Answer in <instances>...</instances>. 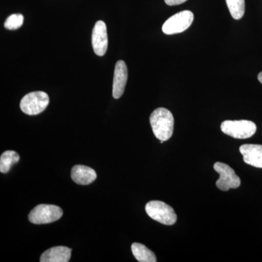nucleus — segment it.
Listing matches in <instances>:
<instances>
[{
    "label": "nucleus",
    "instance_id": "nucleus-15",
    "mask_svg": "<svg viewBox=\"0 0 262 262\" xmlns=\"http://www.w3.org/2000/svg\"><path fill=\"white\" fill-rule=\"evenodd\" d=\"M227 7L232 18L239 20L245 13V0H226Z\"/></svg>",
    "mask_w": 262,
    "mask_h": 262
},
{
    "label": "nucleus",
    "instance_id": "nucleus-14",
    "mask_svg": "<svg viewBox=\"0 0 262 262\" xmlns=\"http://www.w3.org/2000/svg\"><path fill=\"white\" fill-rule=\"evenodd\" d=\"M20 160V156L16 151H5L0 157V172L7 173L9 172L13 165L18 163Z\"/></svg>",
    "mask_w": 262,
    "mask_h": 262
},
{
    "label": "nucleus",
    "instance_id": "nucleus-3",
    "mask_svg": "<svg viewBox=\"0 0 262 262\" xmlns=\"http://www.w3.org/2000/svg\"><path fill=\"white\" fill-rule=\"evenodd\" d=\"M221 130L234 139H246L256 134V125L250 120H226L221 125Z\"/></svg>",
    "mask_w": 262,
    "mask_h": 262
},
{
    "label": "nucleus",
    "instance_id": "nucleus-17",
    "mask_svg": "<svg viewBox=\"0 0 262 262\" xmlns=\"http://www.w3.org/2000/svg\"><path fill=\"white\" fill-rule=\"evenodd\" d=\"M187 0H165V3L169 6H174V5H179L185 3Z\"/></svg>",
    "mask_w": 262,
    "mask_h": 262
},
{
    "label": "nucleus",
    "instance_id": "nucleus-8",
    "mask_svg": "<svg viewBox=\"0 0 262 262\" xmlns=\"http://www.w3.org/2000/svg\"><path fill=\"white\" fill-rule=\"evenodd\" d=\"M92 46L94 53L98 56H104L107 51V29L103 20H98L95 24L92 33Z\"/></svg>",
    "mask_w": 262,
    "mask_h": 262
},
{
    "label": "nucleus",
    "instance_id": "nucleus-4",
    "mask_svg": "<svg viewBox=\"0 0 262 262\" xmlns=\"http://www.w3.org/2000/svg\"><path fill=\"white\" fill-rule=\"evenodd\" d=\"M49 96L43 91L29 93L22 98L20 110L28 115H37L42 113L49 104Z\"/></svg>",
    "mask_w": 262,
    "mask_h": 262
},
{
    "label": "nucleus",
    "instance_id": "nucleus-12",
    "mask_svg": "<svg viewBox=\"0 0 262 262\" xmlns=\"http://www.w3.org/2000/svg\"><path fill=\"white\" fill-rule=\"evenodd\" d=\"M72 255V249L66 246H56L45 251L41 255V262H68Z\"/></svg>",
    "mask_w": 262,
    "mask_h": 262
},
{
    "label": "nucleus",
    "instance_id": "nucleus-11",
    "mask_svg": "<svg viewBox=\"0 0 262 262\" xmlns=\"http://www.w3.org/2000/svg\"><path fill=\"white\" fill-rule=\"evenodd\" d=\"M71 177L76 184L89 185L96 180L97 174L94 169L85 165H77L72 168Z\"/></svg>",
    "mask_w": 262,
    "mask_h": 262
},
{
    "label": "nucleus",
    "instance_id": "nucleus-16",
    "mask_svg": "<svg viewBox=\"0 0 262 262\" xmlns=\"http://www.w3.org/2000/svg\"><path fill=\"white\" fill-rule=\"evenodd\" d=\"M24 15L22 14H13L10 15L5 22V28L8 30H16L24 23Z\"/></svg>",
    "mask_w": 262,
    "mask_h": 262
},
{
    "label": "nucleus",
    "instance_id": "nucleus-7",
    "mask_svg": "<svg viewBox=\"0 0 262 262\" xmlns=\"http://www.w3.org/2000/svg\"><path fill=\"white\" fill-rule=\"evenodd\" d=\"M215 171L220 174L217 180L216 187L222 191H228L230 189H237L241 185V179L236 175L233 169L225 163H215L213 165Z\"/></svg>",
    "mask_w": 262,
    "mask_h": 262
},
{
    "label": "nucleus",
    "instance_id": "nucleus-9",
    "mask_svg": "<svg viewBox=\"0 0 262 262\" xmlns=\"http://www.w3.org/2000/svg\"><path fill=\"white\" fill-rule=\"evenodd\" d=\"M127 80V66L125 62L120 60L115 65V75H114L113 96L115 99H118L123 95Z\"/></svg>",
    "mask_w": 262,
    "mask_h": 262
},
{
    "label": "nucleus",
    "instance_id": "nucleus-1",
    "mask_svg": "<svg viewBox=\"0 0 262 262\" xmlns=\"http://www.w3.org/2000/svg\"><path fill=\"white\" fill-rule=\"evenodd\" d=\"M150 124L154 135L160 142L168 141L173 133L174 118L172 113L165 108H158L150 116Z\"/></svg>",
    "mask_w": 262,
    "mask_h": 262
},
{
    "label": "nucleus",
    "instance_id": "nucleus-2",
    "mask_svg": "<svg viewBox=\"0 0 262 262\" xmlns=\"http://www.w3.org/2000/svg\"><path fill=\"white\" fill-rule=\"evenodd\" d=\"M145 211L150 218L162 225H173L177 222V215L173 208L164 202L150 201L146 203Z\"/></svg>",
    "mask_w": 262,
    "mask_h": 262
},
{
    "label": "nucleus",
    "instance_id": "nucleus-10",
    "mask_svg": "<svg viewBox=\"0 0 262 262\" xmlns=\"http://www.w3.org/2000/svg\"><path fill=\"white\" fill-rule=\"evenodd\" d=\"M245 163L256 168H262V145L244 144L239 147Z\"/></svg>",
    "mask_w": 262,
    "mask_h": 262
},
{
    "label": "nucleus",
    "instance_id": "nucleus-13",
    "mask_svg": "<svg viewBox=\"0 0 262 262\" xmlns=\"http://www.w3.org/2000/svg\"><path fill=\"white\" fill-rule=\"evenodd\" d=\"M133 254L138 261L140 262H156V256L151 250L146 248L144 245L134 243L131 246Z\"/></svg>",
    "mask_w": 262,
    "mask_h": 262
},
{
    "label": "nucleus",
    "instance_id": "nucleus-5",
    "mask_svg": "<svg viewBox=\"0 0 262 262\" xmlns=\"http://www.w3.org/2000/svg\"><path fill=\"white\" fill-rule=\"evenodd\" d=\"M63 211L54 205L41 204L36 206L29 214V220L34 225L53 223L61 218Z\"/></svg>",
    "mask_w": 262,
    "mask_h": 262
},
{
    "label": "nucleus",
    "instance_id": "nucleus-18",
    "mask_svg": "<svg viewBox=\"0 0 262 262\" xmlns=\"http://www.w3.org/2000/svg\"><path fill=\"white\" fill-rule=\"evenodd\" d=\"M258 80L262 84V72H260L259 74H258Z\"/></svg>",
    "mask_w": 262,
    "mask_h": 262
},
{
    "label": "nucleus",
    "instance_id": "nucleus-6",
    "mask_svg": "<svg viewBox=\"0 0 262 262\" xmlns=\"http://www.w3.org/2000/svg\"><path fill=\"white\" fill-rule=\"evenodd\" d=\"M194 15L189 10H184L169 18L163 25L164 34L171 35L187 30L192 25Z\"/></svg>",
    "mask_w": 262,
    "mask_h": 262
}]
</instances>
